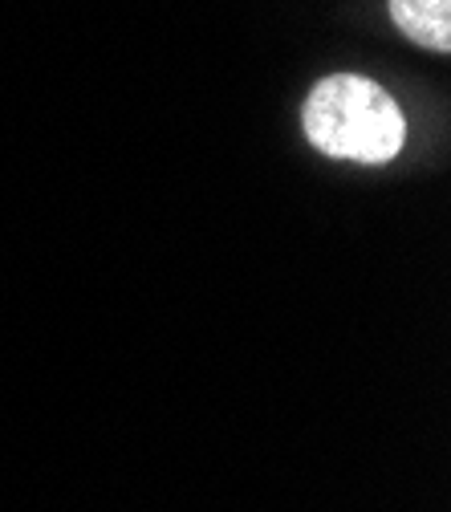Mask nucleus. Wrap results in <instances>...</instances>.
Wrapping results in <instances>:
<instances>
[{
	"label": "nucleus",
	"instance_id": "f257e3e1",
	"mask_svg": "<svg viewBox=\"0 0 451 512\" xmlns=\"http://www.w3.org/2000/svg\"><path fill=\"white\" fill-rule=\"evenodd\" d=\"M305 139L330 159L391 163L407 143V118L399 102L362 74L321 78L301 110Z\"/></svg>",
	"mask_w": 451,
	"mask_h": 512
},
{
	"label": "nucleus",
	"instance_id": "f03ea898",
	"mask_svg": "<svg viewBox=\"0 0 451 512\" xmlns=\"http://www.w3.org/2000/svg\"><path fill=\"white\" fill-rule=\"evenodd\" d=\"M391 21L415 45L435 53L451 49V0H391Z\"/></svg>",
	"mask_w": 451,
	"mask_h": 512
}]
</instances>
